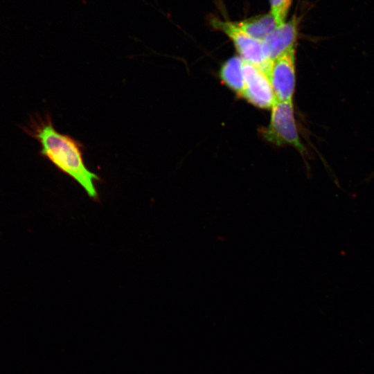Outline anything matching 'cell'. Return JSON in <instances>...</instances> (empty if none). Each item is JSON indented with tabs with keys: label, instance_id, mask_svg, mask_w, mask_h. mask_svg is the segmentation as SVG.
<instances>
[{
	"label": "cell",
	"instance_id": "obj_1",
	"mask_svg": "<svg viewBox=\"0 0 374 374\" xmlns=\"http://www.w3.org/2000/svg\"><path fill=\"white\" fill-rule=\"evenodd\" d=\"M22 130L39 142L41 156L75 181L90 198L98 199L96 183L100 179L87 167L79 141L57 132L49 114L35 116Z\"/></svg>",
	"mask_w": 374,
	"mask_h": 374
},
{
	"label": "cell",
	"instance_id": "obj_2",
	"mask_svg": "<svg viewBox=\"0 0 374 374\" xmlns=\"http://www.w3.org/2000/svg\"><path fill=\"white\" fill-rule=\"evenodd\" d=\"M261 134L277 146L288 145L301 153L305 152L296 125L293 101L275 102L271 108L269 125L261 130Z\"/></svg>",
	"mask_w": 374,
	"mask_h": 374
},
{
	"label": "cell",
	"instance_id": "obj_3",
	"mask_svg": "<svg viewBox=\"0 0 374 374\" xmlns=\"http://www.w3.org/2000/svg\"><path fill=\"white\" fill-rule=\"evenodd\" d=\"M210 22L213 28L222 32L230 39L242 60L265 71L269 63L265 58L262 41L249 35L236 24L235 21L213 17Z\"/></svg>",
	"mask_w": 374,
	"mask_h": 374
},
{
	"label": "cell",
	"instance_id": "obj_4",
	"mask_svg": "<svg viewBox=\"0 0 374 374\" xmlns=\"http://www.w3.org/2000/svg\"><path fill=\"white\" fill-rule=\"evenodd\" d=\"M265 73L278 101H293L296 87V48L291 49L272 62Z\"/></svg>",
	"mask_w": 374,
	"mask_h": 374
},
{
	"label": "cell",
	"instance_id": "obj_5",
	"mask_svg": "<svg viewBox=\"0 0 374 374\" xmlns=\"http://www.w3.org/2000/svg\"><path fill=\"white\" fill-rule=\"evenodd\" d=\"M244 86L241 97L260 109H271L276 101L271 84L265 72L243 60Z\"/></svg>",
	"mask_w": 374,
	"mask_h": 374
},
{
	"label": "cell",
	"instance_id": "obj_6",
	"mask_svg": "<svg viewBox=\"0 0 374 374\" xmlns=\"http://www.w3.org/2000/svg\"><path fill=\"white\" fill-rule=\"evenodd\" d=\"M298 20L295 17L278 26L262 40L263 52L270 63L285 52L296 48Z\"/></svg>",
	"mask_w": 374,
	"mask_h": 374
},
{
	"label": "cell",
	"instance_id": "obj_7",
	"mask_svg": "<svg viewBox=\"0 0 374 374\" xmlns=\"http://www.w3.org/2000/svg\"><path fill=\"white\" fill-rule=\"evenodd\" d=\"M243 60L240 56L228 59L222 66L220 78L223 83L241 96L244 89Z\"/></svg>",
	"mask_w": 374,
	"mask_h": 374
},
{
	"label": "cell",
	"instance_id": "obj_8",
	"mask_svg": "<svg viewBox=\"0 0 374 374\" xmlns=\"http://www.w3.org/2000/svg\"><path fill=\"white\" fill-rule=\"evenodd\" d=\"M235 23L249 35L260 41L265 39L278 26L275 18L270 12Z\"/></svg>",
	"mask_w": 374,
	"mask_h": 374
},
{
	"label": "cell",
	"instance_id": "obj_9",
	"mask_svg": "<svg viewBox=\"0 0 374 374\" xmlns=\"http://www.w3.org/2000/svg\"><path fill=\"white\" fill-rule=\"evenodd\" d=\"M292 0H269L270 12L275 18L278 26L285 23Z\"/></svg>",
	"mask_w": 374,
	"mask_h": 374
}]
</instances>
